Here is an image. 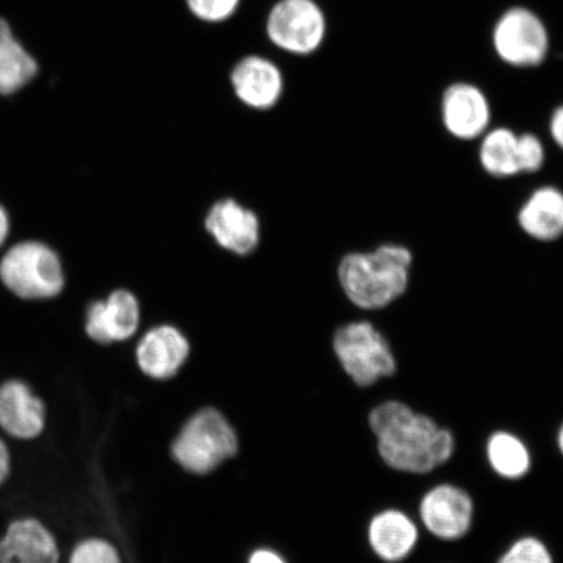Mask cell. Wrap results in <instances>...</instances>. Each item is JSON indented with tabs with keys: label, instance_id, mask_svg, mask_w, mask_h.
Segmentation results:
<instances>
[{
	"label": "cell",
	"instance_id": "1",
	"mask_svg": "<svg viewBox=\"0 0 563 563\" xmlns=\"http://www.w3.org/2000/svg\"><path fill=\"white\" fill-rule=\"evenodd\" d=\"M369 426L379 456L400 473H431L454 453V438L448 429L397 400L377 406L369 415Z\"/></svg>",
	"mask_w": 563,
	"mask_h": 563
},
{
	"label": "cell",
	"instance_id": "2",
	"mask_svg": "<svg viewBox=\"0 0 563 563\" xmlns=\"http://www.w3.org/2000/svg\"><path fill=\"white\" fill-rule=\"evenodd\" d=\"M412 260L411 251L399 244L349 253L338 266V279L352 305L364 311H377L406 292Z\"/></svg>",
	"mask_w": 563,
	"mask_h": 563
},
{
	"label": "cell",
	"instance_id": "3",
	"mask_svg": "<svg viewBox=\"0 0 563 563\" xmlns=\"http://www.w3.org/2000/svg\"><path fill=\"white\" fill-rule=\"evenodd\" d=\"M0 280L16 297L44 300L58 297L66 278L58 253L41 242L13 245L0 262Z\"/></svg>",
	"mask_w": 563,
	"mask_h": 563
},
{
	"label": "cell",
	"instance_id": "4",
	"mask_svg": "<svg viewBox=\"0 0 563 563\" xmlns=\"http://www.w3.org/2000/svg\"><path fill=\"white\" fill-rule=\"evenodd\" d=\"M238 435L227 418L214 408L194 415L173 445L175 461L189 473L203 475L238 452Z\"/></svg>",
	"mask_w": 563,
	"mask_h": 563
},
{
	"label": "cell",
	"instance_id": "5",
	"mask_svg": "<svg viewBox=\"0 0 563 563\" xmlns=\"http://www.w3.org/2000/svg\"><path fill=\"white\" fill-rule=\"evenodd\" d=\"M333 349L344 372L358 386L368 387L397 372L389 342L368 321L350 322L338 329Z\"/></svg>",
	"mask_w": 563,
	"mask_h": 563
},
{
	"label": "cell",
	"instance_id": "6",
	"mask_svg": "<svg viewBox=\"0 0 563 563\" xmlns=\"http://www.w3.org/2000/svg\"><path fill=\"white\" fill-rule=\"evenodd\" d=\"M492 41L498 58L518 68L541 65L549 52L543 20L525 7H512L503 13L493 30Z\"/></svg>",
	"mask_w": 563,
	"mask_h": 563
},
{
	"label": "cell",
	"instance_id": "7",
	"mask_svg": "<svg viewBox=\"0 0 563 563\" xmlns=\"http://www.w3.org/2000/svg\"><path fill=\"white\" fill-rule=\"evenodd\" d=\"M266 33L282 51L312 54L325 38L327 20L313 0H280L267 18Z\"/></svg>",
	"mask_w": 563,
	"mask_h": 563
},
{
	"label": "cell",
	"instance_id": "8",
	"mask_svg": "<svg viewBox=\"0 0 563 563\" xmlns=\"http://www.w3.org/2000/svg\"><path fill=\"white\" fill-rule=\"evenodd\" d=\"M420 518L433 537L445 541L461 539L473 525V499L454 485H438L422 497Z\"/></svg>",
	"mask_w": 563,
	"mask_h": 563
},
{
	"label": "cell",
	"instance_id": "9",
	"mask_svg": "<svg viewBox=\"0 0 563 563\" xmlns=\"http://www.w3.org/2000/svg\"><path fill=\"white\" fill-rule=\"evenodd\" d=\"M136 295L115 290L106 300L90 302L86 314V332L98 344L124 342L135 335L140 325Z\"/></svg>",
	"mask_w": 563,
	"mask_h": 563
},
{
	"label": "cell",
	"instance_id": "10",
	"mask_svg": "<svg viewBox=\"0 0 563 563\" xmlns=\"http://www.w3.org/2000/svg\"><path fill=\"white\" fill-rule=\"evenodd\" d=\"M441 114L450 135L466 141L485 135L492 118L487 96L468 82H456L446 89Z\"/></svg>",
	"mask_w": 563,
	"mask_h": 563
},
{
	"label": "cell",
	"instance_id": "11",
	"mask_svg": "<svg viewBox=\"0 0 563 563\" xmlns=\"http://www.w3.org/2000/svg\"><path fill=\"white\" fill-rule=\"evenodd\" d=\"M206 229L221 249L238 256L255 251L262 234L258 217L232 199L217 201L209 209Z\"/></svg>",
	"mask_w": 563,
	"mask_h": 563
},
{
	"label": "cell",
	"instance_id": "12",
	"mask_svg": "<svg viewBox=\"0 0 563 563\" xmlns=\"http://www.w3.org/2000/svg\"><path fill=\"white\" fill-rule=\"evenodd\" d=\"M46 426V407L31 387L20 379L0 385V428L10 438L31 441L40 438Z\"/></svg>",
	"mask_w": 563,
	"mask_h": 563
},
{
	"label": "cell",
	"instance_id": "13",
	"mask_svg": "<svg viewBox=\"0 0 563 563\" xmlns=\"http://www.w3.org/2000/svg\"><path fill=\"white\" fill-rule=\"evenodd\" d=\"M188 355L186 335L173 325L151 329L141 338L136 349L139 368L154 379L174 377L187 362Z\"/></svg>",
	"mask_w": 563,
	"mask_h": 563
},
{
	"label": "cell",
	"instance_id": "14",
	"mask_svg": "<svg viewBox=\"0 0 563 563\" xmlns=\"http://www.w3.org/2000/svg\"><path fill=\"white\" fill-rule=\"evenodd\" d=\"M59 560L54 534L37 519L15 520L0 539V563H59Z\"/></svg>",
	"mask_w": 563,
	"mask_h": 563
},
{
	"label": "cell",
	"instance_id": "15",
	"mask_svg": "<svg viewBox=\"0 0 563 563\" xmlns=\"http://www.w3.org/2000/svg\"><path fill=\"white\" fill-rule=\"evenodd\" d=\"M235 95L244 104L256 110L272 109L284 93V77L273 62L262 56H246L231 74Z\"/></svg>",
	"mask_w": 563,
	"mask_h": 563
},
{
	"label": "cell",
	"instance_id": "16",
	"mask_svg": "<svg viewBox=\"0 0 563 563\" xmlns=\"http://www.w3.org/2000/svg\"><path fill=\"white\" fill-rule=\"evenodd\" d=\"M417 525L399 510H385L371 520L368 540L372 551L386 562H399L417 547Z\"/></svg>",
	"mask_w": 563,
	"mask_h": 563
},
{
	"label": "cell",
	"instance_id": "17",
	"mask_svg": "<svg viewBox=\"0 0 563 563\" xmlns=\"http://www.w3.org/2000/svg\"><path fill=\"white\" fill-rule=\"evenodd\" d=\"M518 223L534 241H558L563 235V192L551 186L537 189L520 208Z\"/></svg>",
	"mask_w": 563,
	"mask_h": 563
},
{
	"label": "cell",
	"instance_id": "18",
	"mask_svg": "<svg viewBox=\"0 0 563 563\" xmlns=\"http://www.w3.org/2000/svg\"><path fill=\"white\" fill-rule=\"evenodd\" d=\"M37 70V63L13 37L9 24L0 19V95L16 93L32 81Z\"/></svg>",
	"mask_w": 563,
	"mask_h": 563
},
{
	"label": "cell",
	"instance_id": "19",
	"mask_svg": "<svg viewBox=\"0 0 563 563\" xmlns=\"http://www.w3.org/2000/svg\"><path fill=\"white\" fill-rule=\"evenodd\" d=\"M519 136L509 129L485 132L482 141L481 164L493 178H511L520 174Z\"/></svg>",
	"mask_w": 563,
	"mask_h": 563
},
{
	"label": "cell",
	"instance_id": "20",
	"mask_svg": "<svg viewBox=\"0 0 563 563\" xmlns=\"http://www.w3.org/2000/svg\"><path fill=\"white\" fill-rule=\"evenodd\" d=\"M487 456L493 471L508 481L522 478L531 468V455L525 443L509 432L490 435Z\"/></svg>",
	"mask_w": 563,
	"mask_h": 563
},
{
	"label": "cell",
	"instance_id": "21",
	"mask_svg": "<svg viewBox=\"0 0 563 563\" xmlns=\"http://www.w3.org/2000/svg\"><path fill=\"white\" fill-rule=\"evenodd\" d=\"M498 563H553V559L543 541L523 538L516 541Z\"/></svg>",
	"mask_w": 563,
	"mask_h": 563
},
{
	"label": "cell",
	"instance_id": "22",
	"mask_svg": "<svg viewBox=\"0 0 563 563\" xmlns=\"http://www.w3.org/2000/svg\"><path fill=\"white\" fill-rule=\"evenodd\" d=\"M68 563H122L117 549L102 539L84 540L76 545Z\"/></svg>",
	"mask_w": 563,
	"mask_h": 563
},
{
	"label": "cell",
	"instance_id": "23",
	"mask_svg": "<svg viewBox=\"0 0 563 563\" xmlns=\"http://www.w3.org/2000/svg\"><path fill=\"white\" fill-rule=\"evenodd\" d=\"M241 0H187L189 10L196 18L208 23H221L238 10Z\"/></svg>",
	"mask_w": 563,
	"mask_h": 563
},
{
	"label": "cell",
	"instance_id": "24",
	"mask_svg": "<svg viewBox=\"0 0 563 563\" xmlns=\"http://www.w3.org/2000/svg\"><path fill=\"white\" fill-rule=\"evenodd\" d=\"M518 144L520 173L539 172L545 162V150L541 140L533 133H523L519 136Z\"/></svg>",
	"mask_w": 563,
	"mask_h": 563
},
{
	"label": "cell",
	"instance_id": "25",
	"mask_svg": "<svg viewBox=\"0 0 563 563\" xmlns=\"http://www.w3.org/2000/svg\"><path fill=\"white\" fill-rule=\"evenodd\" d=\"M549 131L554 143L563 151V106L554 110L549 122Z\"/></svg>",
	"mask_w": 563,
	"mask_h": 563
},
{
	"label": "cell",
	"instance_id": "26",
	"mask_svg": "<svg viewBox=\"0 0 563 563\" xmlns=\"http://www.w3.org/2000/svg\"><path fill=\"white\" fill-rule=\"evenodd\" d=\"M11 474V454L9 446L0 439V487L7 482Z\"/></svg>",
	"mask_w": 563,
	"mask_h": 563
},
{
	"label": "cell",
	"instance_id": "27",
	"mask_svg": "<svg viewBox=\"0 0 563 563\" xmlns=\"http://www.w3.org/2000/svg\"><path fill=\"white\" fill-rule=\"evenodd\" d=\"M250 563H285V561L277 553L262 549L251 555Z\"/></svg>",
	"mask_w": 563,
	"mask_h": 563
},
{
	"label": "cell",
	"instance_id": "28",
	"mask_svg": "<svg viewBox=\"0 0 563 563\" xmlns=\"http://www.w3.org/2000/svg\"><path fill=\"white\" fill-rule=\"evenodd\" d=\"M10 217L5 209L0 206V246L4 244L10 234Z\"/></svg>",
	"mask_w": 563,
	"mask_h": 563
},
{
	"label": "cell",
	"instance_id": "29",
	"mask_svg": "<svg viewBox=\"0 0 563 563\" xmlns=\"http://www.w3.org/2000/svg\"><path fill=\"white\" fill-rule=\"evenodd\" d=\"M558 443H559L560 452L563 455V424L561 426L560 431H559Z\"/></svg>",
	"mask_w": 563,
	"mask_h": 563
}]
</instances>
